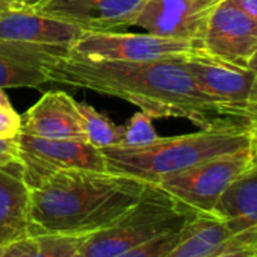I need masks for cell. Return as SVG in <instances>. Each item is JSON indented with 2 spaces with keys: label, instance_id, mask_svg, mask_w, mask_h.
<instances>
[{
  "label": "cell",
  "instance_id": "obj_1",
  "mask_svg": "<svg viewBox=\"0 0 257 257\" xmlns=\"http://www.w3.org/2000/svg\"><path fill=\"white\" fill-rule=\"evenodd\" d=\"M43 68L50 82L122 98L153 119L185 118L200 128H246L200 89L183 59L113 62L68 56Z\"/></svg>",
  "mask_w": 257,
  "mask_h": 257
},
{
  "label": "cell",
  "instance_id": "obj_2",
  "mask_svg": "<svg viewBox=\"0 0 257 257\" xmlns=\"http://www.w3.org/2000/svg\"><path fill=\"white\" fill-rule=\"evenodd\" d=\"M147 185L107 170L59 171L31 189L29 236H89L131 209Z\"/></svg>",
  "mask_w": 257,
  "mask_h": 257
},
{
  "label": "cell",
  "instance_id": "obj_3",
  "mask_svg": "<svg viewBox=\"0 0 257 257\" xmlns=\"http://www.w3.org/2000/svg\"><path fill=\"white\" fill-rule=\"evenodd\" d=\"M248 147L246 128L216 127L200 128L195 134L159 137L143 147H106L100 152L107 171L158 183L165 176Z\"/></svg>",
  "mask_w": 257,
  "mask_h": 257
},
{
  "label": "cell",
  "instance_id": "obj_4",
  "mask_svg": "<svg viewBox=\"0 0 257 257\" xmlns=\"http://www.w3.org/2000/svg\"><path fill=\"white\" fill-rule=\"evenodd\" d=\"M200 212L176 200L156 183H149L140 200L109 227L86 236L83 257H115L152 239L183 228Z\"/></svg>",
  "mask_w": 257,
  "mask_h": 257
},
{
  "label": "cell",
  "instance_id": "obj_5",
  "mask_svg": "<svg viewBox=\"0 0 257 257\" xmlns=\"http://www.w3.org/2000/svg\"><path fill=\"white\" fill-rule=\"evenodd\" d=\"M28 4L0 7V58L40 67L68 58L82 31L41 16Z\"/></svg>",
  "mask_w": 257,
  "mask_h": 257
},
{
  "label": "cell",
  "instance_id": "obj_6",
  "mask_svg": "<svg viewBox=\"0 0 257 257\" xmlns=\"http://www.w3.org/2000/svg\"><path fill=\"white\" fill-rule=\"evenodd\" d=\"M201 49V43L167 38L149 32H82L71 46L70 56L89 61L152 62L186 59Z\"/></svg>",
  "mask_w": 257,
  "mask_h": 257
},
{
  "label": "cell",
  "instance_id": "obj_7",
  "mask_svg": "<svg viewBox=\"0 0 257 257\" xmlns=\"http://www.w3.org/2000/svg\"><path fill=\"white\" fill-rule=\"evenodd\" d=\"M251 165L252 156L248 147L246 150L213 158L165 176L156 185L194 210L212 213L221 194Z\"/></svg>",
  "mask_w": 257,
  "mask_h": 257
},
{
  "label": "cell",
  "instance_id": "obj_8",
  "mask_svg": "<svg viewBox=\"0 0 257 257\" xmlns=\"http://www.w3.org/2000/svg\"><path fill=\"white\" fill-rule=\"evenodd\" d=\"M183 65L200 89L243 125L257 118L249 101L255 73L207 55L203 49L183 59Z\"/></svg>",
  "mask_w": 257,
  "mask_h": 257
},
{
  "label": "cell",
  "instance_id": "obj_9",
  "mask_svg": "<svg viewBox=\"0 0 257 257\" xmlns=\"http://www.w3.org/2000/svg\"><path fill=\"white\" fill-rule=\"evenodd\" d=\"M20 165L25 182L31 189L65 170L104 171L106 164L100 149L86 141L47 140L20 132Z\"/></svg>",
  "mask_w": 257,
  "mask_h": 257
},
{
  "label": "cell",
  "instance_id": "obj_10",
  "mask_svg": "<svg viewBox=\"0 0 257 257\" xmlns=\"http://www.w3.org/2000/svg\"><path fill=\"white\" fill-rule=\"evenodd\" d=\"M146 0H31L41 16L71 25L82 32H122L134 22Z\"/></svg>",
  "mask_w": 257,
  "mask_h": 257
},
{
  "label": "cell",
  "instance_id": "obj_11",
  "mask_svg": "<svg viewBox=\"0 0 257 257\" xmlns=\"http://www.w3.org/2000/svg\"><path fill=\"white\" fill-rule=\"evenodd\" d=\"M221 0H146L134 26L167 38L201 43Z\"/></svg>",
  "mask_w": 257,
  "mask_h": 257
},
{
  "label": "cell",
  "instance_id": "obj_12",
  "mask_svg": "<svg viewBox=\"0 0 257 257\" xmlns=\"http://www.w3.org/2000/svg\"><path fill=\"white\" fill-rule=\"evenodd\" d=\"M201 46L213 58L248 68L257 52V20L231 0H221L210 16Z\"/></svg>",
  "mask_w": 257,
  "mask_h": 257
},
{
  "label": "cell",
  "instance_id": "obj_13",
  "mask_svg": "<svg viewBox=\"0 0 257 257\" xmlns=\"http://www.w3.org/2000/svg\"><path fill=\"white\" fill-rule=\"evenodd\" d=\"M22 132L47 140L86 141L79 103L64 91L46 92L22 116Z\"/></svg>",
  "mask_w": 257,
  "mask_h": 257
},
{
  "label": "cell",
  "instance_id": "obj_14",
  "mask_svg": "<svg viewBox=\"0 0 257 257\" xmlns=\"http://www.w3.org/2000/svg\"><path fill=\"white\" fill-rule=\"evenodd\" d=\"M31 188L20 164L0 167V246L29 236Z\"/></svg>",
  "mask_w": 257,
  "mask_h": 257
},
{
  "label": "cell",
  "instance_id": "obj_15",
  "mask_svg": "<svg viewBox=\"0 0 257 257\" xmlns=\"http://www.w3.org/2000/svg\"><path fill=\"white\" fill-rule=\"evenodd\" d=\"M212 215L225 222L233 234L257 230V164L240 174L218 198Z\"/></svg>",
  "mask_w": 257,
  "mask_h": 257
},
{
  "label": "cell",
  "instance_id": "obj_16",
  "mask_svg": "<svg viewBox=\"0 0 257 257\" xmlns=\"http://www.w3.org/2000/svg\"><path fill=\"white\" fill-rule=\"evenodd\" d=\"M236 236L215 215L198 213L186 224L185 233L176 246L162 257H213L227 248Z\"/></svg>",
  "mask_w": 257,
  "mask_h": 257
},
{
  "label": "cell",
  "instance_id": "obj_17",
  "mask_svg": "<svg viewBox=\"0 0 257 257\" xmlns=\"http://www.w3.org/2000/svg\"><path fill=\"white\" fill-rule=\"evenodd\" d=\"M79 112L82 115V124L86 135V141L97 147H115L121 143L122 125H115L104 113H100L88 103H79Z\"/></svg>",
  "mask_w": 257,
  "mask_h": 257
},
{
  "label": "cell",
  "instance_id": "obj_18",
  "mask_svg": "<svg viewBox=\"0 0 257 257\" xmlns=\"http://www.w3.org/2000/svg\"><path fill=\"white\" fill-rule=\"evenodd\" d=\"M49 80L44 68L0 58V89L4 88H37Z\"/></svg>",
  "mask_w": 257,
  "mask_h": 257
},
{
  "label": "cell",
  "instance_id": "obj_19",
  "mask_svg": "<svg viewBox=\"0 0 257 257\" xmlns=\"http://www.w3.org/2000/svg\"><path fill=\"white\" fill-rule=\"evenodd\" d=\"M153 118L146 112H137L125 125H122L121 143L115 147H143L155 143L159 135L153 127Z\"/></svg>",
  "mask_w": 257,
  "mask_h": 257
},
{
  "label": "cell",
  "instance_id": "obj_20",
  "mask_svg": "<svg viewBox=\"0 0 257 257\" xmlns=\"http://www.w3.org/2000/svg\"><path fill=\"white\" fill-rule=\"evenodd\" d=\"M35 237L38 240L37 257H74L80 252L86 239V236L71 234H41Z\"/></svg>",
  "mask_w": 257,
  "mask_h": 257
},
{
  "label": "cell",
  "instance_id": "obj_21",
  "mask_svg": "<svg viewBox=\"0 0 257 257\" xmlns=\"http://www.w3.org/2000/svg\"><path fill=\"white\" fill-rule=\"evenodd\" d=\"M185 227L180 230L167 233L164 236H159L156 239H152V240H149L143 245H138L135 248L127 249L115 257H162L170 249H173L176 246V243L182 239V236L185 233Z\"/></svg>",
  "mask_w": 257,
  "mask_h": 257
},
{
  "label": "cell",
  "instance_id": "obj_22",
  "mask_svg": "<svg viewBox=\"0 0 257 257\" xmlns=\"http://www.w3.org/2000/svg\"><path fill=\"white\" fill-rule=\"evenodd\" d=\"M213 257H257V230L237 233L236 239Z\"/></svg>",
  "mask_w": 257,
  "mask_h": 257
},
{
  "label": "cell",
  "instance_id": "obj_23",
  "mask_svg": "<svg viewBox=\"0 0 257 257\" xmlns=\"http://www.w3.org/2000/svg\"><path fill=\"white\" fill-rule=\"evenodd\" d=\"M38 240L35 236H26L0 246V257H37Z\"/></svg>",
  "mask_w": 257,
  "mask_h": 257
},
{
  "label": "cell",
  "instance_id": "obj_24",
  "mask_svg": "<svg viewBox=\"0 0 257 257\" xmlns=\"http://www.w3.org/2000/svg\"><path fill=\"white\" fill-rule=\"evenodd\" d=\"M22 132V116L11 104L0 106V138H13Z\"/></svg>",
  "mask_w": 257,
  "mask_h": 257
},
{
  "label": "cell",
  "instance_id": "obj_25",
  "mask_svg": "<svg viewBox=\"0 0 257 257\" xmlns=\"http://www.w3.org/2000/svg\"><path fill=\"white\" fill-rule=\"evenodd\" d=\"M19 135L13 138H0V167L20 164Z\"/></svg>",
  "mask_w": 257,
  "mask_h": 257
},
{
  "label": "cell",
  "instance_id": "obj_26",
  "mask_svg": "<svg viewBox=\"0 0 257 257\" xmlns=\"http://www.w3.org/2000/svg\"><path fill=\"white\" fill-rule=\"evenodd\" d=\"M246 134H248V141H249V152L252 156V162L257 164V119H252L248 127H246Z\"/></svg>",
  "mask_w": 257,
  "mask_h": 257
},
{
  "label": "cell",
  "instance_id": "obj_27",
  "mask_svg": "<svg viewBox=\"0 0 257 257\" xmlns=\"http://www.w3.org/2000/svg\"><path fill=\"white\" fill-rule=\"evenodd\" d=\"M231 2L239 7L243 13H246L249 17L257 20V0H231Z\"/></svg>",
  "mask_w": 257,
  "mask_h": 257
},
{
  "label": "cell",
  "instance_id": "obj_28",
  "mask_svg": "<svg viewBox=\"0 0 257 257\" xmlns=\"http://www.w3.org/2000/svg\"><path fill=\"white\" fill-rule=\"evenodd\" d=\"M249 101L257 113V74H255V79H254V83H252V88H251V95H249ZM257 119V118H255Z\"/></svg>",
  "mask_w": 257,
  "mask_h": 257
},
{
  "label": "cell",
  "instance_id": "obj_29",
  "mask_svg": "<svg viewBox=\"0 0 257 257\" xmlns=\"http://www.w3.org/2000/svg\"><path fill=\"white\" fill-rule=\"evenodd\" d=\"M248 68L249 70H252L255 74H257V52L254 53V56L249 59V62H248Z\"/></svg>",
  "mask_w": 257,
  "mask_h": 257
},
{
  "label": "cell",
  "instance_id": "obj_30",
  "mask_svg": "<svg viewBox=\"0 0 257 257\" xmlns=\"http://www.w3.org/2000/svg\"><path fill=\"white\" fill-rule=\"evenodd\" d=\"M7 104H11L10 98H8V95L2 89H0V106H7Z\"/></svg>",
  "mask_w": 257,
  "mask_h": 257
},
{
  "label": "cell",
  "instance_id": "obj_31",
  "mask_svg": "<svg viewBox=\"0 0 257 257\" xmlns=\"http://www.w3.org/2000/svg\"><path fill=\"white\" fill-rule=\"evenodd\" d=\"M22 2H31V0H0V7L11 5V4H22Z\"/></svg>",
  "mask_w": 257,
  "mask_h": 257
},
{
  "label": "cell",
  "instance_id": "obj_32",
  "mask_svg": "<svg viewBox=\"0 0 257 257\" xmlns=\"http://www.w3.org/2000/svg\"><path fill=\"white\" fill-rule=\"evenodd\" d=\"M74 257H83V255H82V254H80V252H77V254H76V255H74Z\"/></svg>",
  "mask_w": 257,
  "mask_h": 257
}]
</instances>
